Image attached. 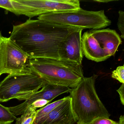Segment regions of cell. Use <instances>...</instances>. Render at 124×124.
I'll return each mask as SVG.
<instances>
[{
	"instance_id": "obj_21",
	"label": "cell",
	"mask_w": 124,
	"mask_h": 124,
	"mask_svg": "<svg viewBox=\"0 0 124 124\" xmlns=\"http://www.w3.org/2000/svg\"><path fill=\"white\" fill-rule=\"evenodd\" d=\"M116 91L119 95L120 99L121 104L124 105V84H122Z\"/></svg>"
},
{
	"instance_id": "obj_6",
	"label": "cell",
	"mask_w": 124,
	"mask_h": 124,
	"mask_svg": "<svg viewBox=\"0 0 124 124\" xmlns=\"http://www.w3.org/2000/svg\"><path fill=\"white\" fill-rule=\"evenodd\" d=\"M46 83L33 72L29 74H9L0 83V103L13 99L25 101Z\"/></svg>"
},
{
	"instance_id": "obj_1",
	"label": "cell",
	"mask_w": 124,
	"mask_h": 124,
	"mask_svg": "<svg viewBox=\"0 0 124 124\" xmlns=\"http://www.w3.org/2000/svg\"><path fill=\"white\" fill-rule=\"evenodd\" d=\"M76 29L30 19L13 26L10 38L31 58L59 59L60 43Z\"/></svg>"
},
{
	"instance_id": "obj_18",
	"label": "cell",
	"mask_w": 124,
	"mask_h": 124,
	"mask_svg": "<svg viewBox=\"0 0 124 124\" xmlns=\"http://www.w3.org/2000/svg\"><path fill=\"white\" fill-rule=\"evenodd\" d=\"M0 8L13 13H15L11 0H0Z\"/></svg>"
},
{
	"instance_id": "obj_10",
	"label": "cell",
	"mask_w": 124,
	"mask_h": 124,
	"mask_svg": "<svg viewBox=\"0 0 124 124\" xmlns=\"http://www.w3.org/2000/svg\"><path fill=\"white\" fill-rule=\"evenodd\" d=\"M20 2L34 8L37 16L53 12L79 10L78 0H19Z\"/></svg>"
},
{
	"instance_id": "obj_19",
	"label": "cell",
	"mask_w": 124,
	"mask_h": 124,
	"mask_svg": "<svg viewBox=\"0 0 124 124\" xmlns=\"http://www.w3.org/2000/svg\"><path fill=\"white\" fill-rule=\"evenodd\" d=\"M90 124H119V123L109 118L101 117L94 120Z\"/></svg>"
},
{
	"instance_id": "obj_23",
	"label": "cell",
	"mask_w": 124,
	"mask_h": 124,
	"mask_svg": "<svg viewBox=\"0 0 124 124\" xmlns=\"http://www.w3.org/2000/svg\"><path fill=\"white\" fill-rule=\"evenodd\" d=\"M94 1L97 2H105L107 3L108 2H111V1H113V0H104V1H101V0H94Z\"/></svg>"
},
{
	"instance_id": "obj_24",
	"label": "cell",
	"mask_w": 124,
	"mask_h": 124,
	"mask_svg": "<svg viewBox=\"0 0 124 124\" xmlns=\"http://www.w3.org/2000/svg\"><path fill=\"white\" fill-rule=\"evenodd\" d=\"M2 34H1V31H0V38H1V37H2Z\"/></svg>"
},
{
	"instance_id": "obj_8",
	"label": "cell",
	"mask_w": 124,
	"mask_h": 124,
	"mask_svg": "<svg viewBox=\"0 0 124 124\" xmlns=\"http://www.w3.org/2000/svg\"><path fill=\"white\" fill-rule=\"evenodd\" d=\"M83 30L79 29L74 30L61 42L58 51L59 59L82 65L83 57L81 43Z\"/></svg>"
},
{
	"instance_id": "obj_25",
	"label": "cell",
	"mask_w": 124,
	"mask_h": 124,
	"mask_svg": "<svg viewBox=\"0 0 124 124\" xmlns=\"http://www.w3.org/2000/svg\"><path fill=\"white\" fill-rule=\"evenodd\" d=\"M33 124H34V123H33Z\"/></svg>"
},
{
	"instance_id": "obj_13",
	"label": "cell",
	"mask_w": 124,
	"mask_h": 124,
	"mask_svg": "<svg viewBox=\"0 0 124 124\" xmlns=\"http://www.w3.org/2000/svg\"><path fill=\"white\" fill-rule=\"evenodd\" d=\"M67 96L64 97L63 98L55 101L51 103L48 104L42 108L37 110L36 117L33 123L37 124L39 121L46 116L54 109L64 101L67 98Z\"/></svg>"
},
{
	"instance_id": "obj_7",
	"label": "cell",
	"mask_w": 124,
	"mask_h": 124,
	"mask_svg": "<svg viewBox=\"0 0 124 124\" xmlns=\"http://www.w3.org/2000/svg\"><path fill=\"white\" fill-rule=\"evenodd\" d=\"M31 58L10 37H1L0 40V76L4 74H31Z\"/></svg>"
},
{
	"instance_id": "obj_20",
	"label": "cell",
	"mask_w": 124,
	"mask_h": 124,
	"mask_svg": "<svg viewBox=\"0 0 124 124\" xmlns=\"http://www.w3.org/2000/svg\"><path fill=\"white\" fill-rule=\"evenodd\" d=\"M50 102L48 101L45 99H39L35 101L31 105H33L35 108H37L39 107H43L48 104Z\"/></svg>"
},
{
	"instance_id": "obj_11",
	"label": "cell",
	"mask_w": 124,
	"mask_h": 124,
	"mask_svg": "<svg viewBox=\"0 0 124 124\" xmlns=\"http://www.w3.org/2000/svg\"><path fill=\"white\" fill-rule=\"evenodd\" d=\"M70 96L37 124H75Z\"/></svg>"
},
{
	"instance_id": "obj_9",
	"label": "cell",
	"mask_w": 124,
	"mask_h": 124,
	"mask_svg": "<svg viewBox=\"0 0 124 124\" xmlns=\"http://www.w3.org/2000/svg\"><path fill=\"white\" fill-rule=\"evenodd\" d=\"M42 89L31 95L21 104L8 107L15 116L21 115L35 101L39 99H45L50 102L57 96L65 93H70L71 88L66 86L46 83Z\"/></svg>"
},
{
	"instance_id": "obj_2",
	"label": "cell",
	"mask_w": 124,
	"mask_h": 124,
	"mask_svg": "<svg viewBox=\"0 0 124 124\" xmlns=\"http://www.w3.org/2000/svg\"><path fill=\"white\" fill-rule=\"evenodd\" d=\"M98 76L83 78L70 92L72 111L77 124H90L101 117L109 118L110 114L96 93L95 83Z\"/></svg>"
},
{
	"instance_id": "obj_4",
	"label": "cell",
	"mask_w": 124,
	"mask_h": 124,
	"mask_svg": "<svg viewBox=\"0 0 124 124\" xmlns=\"http://www.w3.org/2000/svg\"><path fill=\"white\" fill-rule=\"evenodd\" d=\"M121 38L114 30H91L82 37L83 55L96 62L104 61L116 53L122 44Z\"/></svg>"
},
{
	"instance_id": "obj_22",
	"label": "cell",
	"mask_w": 124,
	"mask_h": 124,
	"mask_svg": "<svg viewBox=\"0 0 124 124\" xmlns=\"http://www.w3.org/2000/svg\"><path fill=\"white\" fill-rule=\"evenodd\" d=\"M119 124H124V117L123 115H121L120 117Z\"/></svg>"
},
{
	"instance_id": "obj_17",
	"label": "cell",
	"mask_w": 124,
	"mask_h": 124,
	"mask_svg": "<svg viewBox=\"0 0 124 124\" xmlns=\"http://www.w3.org/2000/svg\"><path fill=\"white\" fill-rule=\"evenodd\" d=\"M119 16L118 18L117 25L118 29L121 33V37L124 38V12L120 10L119 12Z\"/></svg>"
},
{
	"instance_id": "obj_3",
	"label": "cell",
	"mask_w": 124,
	"mask_h": 124,
	"mask_svg": "<svg viewBox=\"0 0 124 124\" xmlns=\"http://www.w3.org/2000/svg\"><path fill=\"white\" fill-rule=\"evenodd\" d=\"M32 72L50 84L74 88L84 77L82 65L60 59L32 58Z\"/></svg>"
},
{
	"instance_id": "obj_16",
	"label": "cell",
	"mask_w": 124,
	"mask_h": 124,
	"mask_svg": "<svg viewBox=\"0 0 124 124\" xmlns=\"http://www.w3.org/2000/svg\"><path fill=\"white\" fill-rule=\"evenodd\" d=\"M112 78L118 80L122 84H124V66H119L112 73Z\"/></svg>"
},
{
	"instance_id": "obj_15",
	"label": "cell",
	"mask_w": 124,
	"mask_h": 124,
	"mask_svg": "<svg viewBox=\"0 0 124 124\" xmlns=\"http://www.w3.org/2000/svg\"><path fill=\"white\" fill-rule=\"evenodd\" d=\"M17 117L9 110L0 103V124H11Z\"/></svg>"
},
{
	"instance_id": "obj_14",
	"label": "cell",
	"mask_w": 124,
	"mask_h": 124,
	"mask_svg": "<svg viewBox=\"0 0 124 124\" xmlns=\"http://www.w3.org/2000/svg\"><path fill=\"white\" fill-rule=\"evenodd\" d=\"M37 108L31 105L21 117L16 119V124H33L35 119Z\"/></svg>"
},
{
	"instance_id": "obj_5",
	"label": "cell",
	"mask_w": 124,
	"mask_h": 124,
	"mask_svg": "<svg viewBox=\"0 0 124 124\" xmlns=\"http://www.w3.org/2000/svg\"><path fill=\"white\" fill-rule=\"evenodd\" d=\"M38 19L83 30L101 29L111 24L103 10L91 11L81 8L78 10L45 14L38 16Z\"/></svg>"
},
{
	"instance_id": "obj_12",
	"label": "cell",
	"mask_w": 124,
	"mask_h": 124,
	"mask_svg": "<svg viewBox=\"0 0 124 124\" xmlns=\"http://www.w3.org/2000/svg\"><path fill=\"white\" fill-rule=\"evenodd\" d=\"M16 15H24L31 18L37 16L34 8L21 2L19 0H11Z\"/></svg>"
}]
</instances>
